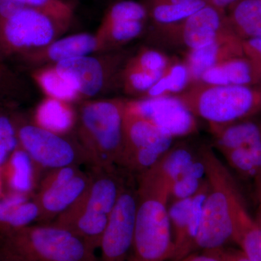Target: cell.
Returning <instances> with one entry per match:
<instances>
[{
    "mask_svg": "<svg viewBox=\"0 0 261 261\" xmlns=\"http://www.w3.org/2000/svg\"><path fill=\"white\" fill-rule=\"evenodd\" d=\"M138 181L130 261L171 260L173 241L168 212L170 186L149 171L139 175Z\"/></svg>",
    "mask_w": 261,
    "mask_h": 261,
    "instance_id": "6da1fadb",
    "label": "cell"
},
{
    "mask_svg": "<svg viewBox=\"0 0 261 261\" xmlns=\"http://www.w3.org/2000/svg\"><path fill=\"white\" fill-rule=\"evenodd\" d=\"M0 261H99L95 250L66 228L29 225L0 233Z\"/></svg>",
    "mask_w": 261,
    "mask_h": 261,
    "instance_id": "7a4b0ae2",
    "label": "cell"
},
{
    "mask_svg": "<svg viewBox=\"0 0 261 261\" xmlns=\"http://www.w3.org/2000/svg\"><path fill=\"white\" fill-rule=\"evenodd\" d=\"M93 168L85 191L51 223L72 231L96 250L126 181L116 168Z\"/></svg>",
    "mask_w": 261,
    "mask_h": 261,
    "instance_id": "3957f363",
    "label": "cell"
},
{
    "mask_svg": "<svg viewBox=\"0 0 261 261\" xmlns=\"http://www.w3.org/2000/svg\"><path fill=\"white\" fill-rule=\"evenodd\" d=\"M126 99L87 101L79 118V142L95 168L119 166L123 147Z\"/></svg>",
    "mask_w": 261,
    "mask_h": 261,
    "instance_id": "277c9868",
    "label": "cell"
},
{
    "mask_svg": "<svg viewBox=\"0 0 261 261\" xmlns=\"http://www.w3.org/2000/svg\"><path fill=\"white\" fill-rule=\"evenodd\" d=\"M178 97L196 117L209 126H224L261 112V88L202 82L192 84Z\"/></svg>",
    "mask_w": 261,
    "mask_h": 261,
    "instance_id": "5b68a950",
    "label": "cell"
},
{
    "mask_svg": "<svg viewBox=\"0 0 261 261\" xmlns=\"http://www.w3.org/2000/svg\"><path fill=\"white\" fill-rule=\"evenodd\" d=\"M199 152L205 165L209 189L202 207L194 252L223 248L233 238L227 191L230 171L208 146L201 147Z\"/></svg>",
    "mask_w": 261,
    "mask_h": 261,
    "instance_id": "8992f818",
    "label": "cell"
},
{
    "mask_svg": "<svg viewBox=\"0 0 261 261\" xmlns=\"http://www.w3.org/2000/svg\"><path fill=\"white\" fill-rule=\"evenodd\" d=\"M68 27L24 7L10 16L0 18V54L19 58L59 39Z\"/></svg>",
    "mask_w": 261,
    "mask_h": 261,
    "instance_id": "52a82bcc",
    "label": "cell"
},
{
    "mask_svg": "<svg viewBox=\"0 0 261 261\" xmlns=\"http://www.w3.org/2000/svg\"><path fill=\"white\" fill-rule=\"evenodd\" d=\"M215 146L228 166L246 179L261 176V121L251 118L210 126Z\"/></svg>",
    "mask_w": 261,
    "mask_h": 261,
    "instance_id": "ba28073f",
    "label": "cell"
},
{
    "mask_svg": "<svg viewBox=\"0 0 261 261\" xmlns=\"http://www.w3.org/2000/svg\"><path fill=\"white\" fill-rule=\"evenodd\" d=\"M173 137L125 106L123 147L119 167L142 174L172 147Z\"/></svg>",
    "mask_w": 261,
    "mask_h": 261,
    "instance_id": "9c48e42d",
    "label": "cell"
},
{
    "mask_svg": "<svg viewBox=\"0 0 261 261\" xmlns=\"http://www.w3.org/2000/svg\"><path fill=\"white\" fill-rule=\"evenodd\" d=\"M16 125L19 146L38 167L56 168L90 164V160L79 142H73L35 123Z\"/></svg>",
    "mask_w": 261,
    "mask_h": 261,
    "instance_id": "30bf717a",
    "label": "cell"
},
{
    "mask_svg": "<svg viewBox=\"0 0 261 261\" xmlns=\"http://www.w3.org/2000/svg\"><path fill=\"white\" fill-rule=\"evenodd\" d=\"M126 60L124 55L114 51L80 57L54 65L73 82L80 99H91L106 94L116 86L121 87Z\"/></svg>",
    "mask_w": 261,
    "mask_h": 261,
    "instance_id": "8fae6325",
    "label": "cell"
},
{
    "mask_svg": "<svg viewBox=\"0 0 261 261\" xmlns=\"http://www.w3.org/2000/svg\"><path fill=\"white\" fill-rule=\"evenodd\" d=\"M228 27L224 11L207 5L178 23L156 25L149 37L163 47L188 51L212 42Z\"/></svg>",
    "mask_w": 261,
    "mask_h": 261,
    "instance_id": "7c38bea8",
    "label": "cell"
},
{
    "mask_svg": "<svg viewBox=\"0 0 261 261\" xmlns=\"http://www.w3.org/2000/svg\"><path fill=\"white\" fill-rule=\"evenodd\" d=\"M137 211V188L126 182L101 239L99 261L130 260Z\"/></svg>",
    "mask_w": 261,
    "mask_h": 261,
    "instance_id": "4fadbf2b",
    "label": "cell"
},
{
    "mask_svg": "<svg viewBox=\"0 0 261 261\" xmlns=\"http://www.w3.org/2000/svg\"><path fill=\"white\" fill-rule=\"evenodd\" d=\"M128 111L147 118L173 138L197 132L194 116L176 95L126 100Z\"/></svg>",
    "mask_w": 261,
    "mask_h": 261,
    "instance_id": "5bb4252c",
    "label": "cell"
},
{
    "mask_svg": "<svg viewBox=\"0 0 261 261\" xmlns=\"http://www.w3.org/2000/svg\"><path fill=\"white\" fill-rule=\"evenodd\" d=\"M91 174L78 168H70L42 182L33 200L39 207V224H50L68 208L89 186Z\"/></svg>",
    "mask_w": 261,
    "mask_h": 261,
    "instance_id": "9a60e30c",
    "label": "cell"
},
{
    "mask_svg": "<svg viewBox=\"0 0 261 261\" xmlns=\"http://www.w3.org/2000/svg\"><path fill=\"white\" fill-rule=\"evenodd\" d=\"M208 184L205 180L199 191L189 198L172 201L168 208L173 234L171 261H178L194 252L195 242L200 228L202 207Z\"/></svg>",
    "mask_w": 261,
    "mask_h": 261,
    "instance_id": "2e32d148",
    "label": "cell"
},
{
    "mask_svg": "<svg viewBox=\"0 0 261 261\" xmlns=\"http://www.w3.org/2000/svg\"><path fill=\"white\" fill-rule=\"evenodd\" d=\"M95 53H101L100 44L95 34L80 33L60 37L45 47L29 51L19 58L37 68Z\"/></svg>",
    "mask_w": 261,
    "mask_h": 261,
    "instance_id": "e0dca14e",
    "label": "cell"
},
{
    "mask_svg": "<svg viewBox=\"0 0 261 261\" xmlns=\"http://www.w3.org/2000/svg\"><path fill=\"white\" fill-rule=\"evenodd\" d=\"M243 56V40L228 27L212 42L186 51L183 62L193 84L198 82L206 70L228 60Z\"/></svg>",
    "mask_w": 261,
    "mask_h": 261,
    "instance_id": "ac0fdd59",
    "label": "cell"
},
{
    "mask_svg": "<svg viewBox=\"0 0 261 261\" xmlns=\"http://www.w3.org/2000/svg\"><path fill=\"white\" fill-rule=\"evenodd\" d=\"M197 82L214 85L259 87L261 67L245 56L238 57L206 70Z\"/></svg>",
    "mask_w": 261,
    "mask_h": 261,
    "instance_id": "d6986e66",
    "label": "cell"
},
{
    "mask_svg": "<svg viewBox=\"0 0 261 261\" xmlns=\"http://www.w3.org/2000/svg\"><path fill=\"white\" fill-rule=\"evenodd\" d=\"M226 21L242 40L261 37V0H240L229 8Z\"/></svg>",
    "mask_w": 261,
    "mask_h": 261,
    "instance_id": "ffe728a7",
    "label": "cell"
},
{
    "mask_svg": "<svg viewBox=\"0 0 261 261\" xmlns=\"http://www.w3.org/2000/svg\"><path fill=\"white\" fill-rule=\"evenodd\" d=\"M32 78L47 97L72 102L80 99L75 84L55 65L34 68Z\"/></svg>",
    "mask_w": 261,
    "mask_h": 261,
    "instance_id": "44dd1931",
    "label": "cell"
},
{
    "mask_svg": "<svg viewBox=\"0 0 261 261\" xmlns=\"http://www.w3.org/2000/svg\"><path fill=\"white\" fill-rule=\"evenodd\" d=\"M23 195H14L0 200V233L13 231L31 225L39 218V207L34 200Z\"/></svg>",
    "mask_w": 261,
    "mask_h": 261,
    "instance_id": "7402d4cb",
    "label": "cell"
},
{
    "mask_svg": "<svg viewBox=\"0 0 261 261\" xmlns=\"http://www.w3.org/2000/svg\"><path fill=\"white\" fill-rule=\"evenodd\" d=\"M144 5L156 25L178 23L207 5L201 0H146Z\"/></svg>",
    "mask_w": 261,
    "mask_h": 261,
    "instance_id": "603a6c76",
    "label": "cell"
},
{
    "mask_svg": "<svg viewBox=\"0 0 261 261\" xmlns=\"http://www.w3.org/2000/svg\"><path fill=\"white\" fill-rule=\"evenodd\" d=\"M35 120L37 126L63 135L74 123V111L70 102L47 97L36 110Z\"/></svg>",
    "mask_w": 261,
    "mask_h": 261,
    "instance_id": "cb8c5ba5",
    "label": "cell"
},
{
    "mask_svg": "<svg viewBox=\"0 0 261 261\" xmlns=\"http://www.w3.org/2000/svg\"><path fill=\"white\" fill-rule=\"evenodd\" d=\"M32 164L28 154L18 146L0 168L3 181L14 195H25L30 191L32 187Z\"/></svg>",
    "mask_w": 261,
    "mask_h": 261,
    "instance_id": "d4e9b609",
    "label": "cell"
},
{
    "mask_svg": "<svg viewBox=\"0 0 261 261\" xmlns=\"http://www.w3.org/2000/svg\"><path fill=\"white\" fill-rule=\"evenodd\" d=\"M197 154L188 145L172 146L149 171L168 184L171 188V184L191 164Z\"/></svg>",
    "mask_w": 261,
    "mask_h": 261,
    "instance_id": "484cf974",
    "label": "cell"
},
{
    "mask_svg": "<svg viewBox=\"0 0 261 261\" xmlns=\"http://www.w3.org/2000/svg\"><path fill=\"white\" fill-rule=\"evenodd\" d=\"M192 81L190 72L183 61H170L166 69L148 92L140 98L178 95L186 90Z\"/></svg>",
    "mask_w": 261,
    "mask_h": 261,
    "instance_id": "4316f807",
    "label": "cell"
},
{
    "mask_svg": "<svg viewBox=\"0 0 261 261\" xmlns=\"http://www.w3.org/2000/svg\"><path fill=\"white\" fill-rule=\"evenodd\" d=\"M145 23L140 20H124L99 27L95 35L100 44L101 53L116 51L137 39L145 32Z\"/></svg>",
    "mask_w": 261,
    "mask_h": 261,
    "instance_id": "83f0119b",
    "label": "cell"
},
{
    "mask_svg": "<svg viewBox=\"0 0 261 261\" xmlns=\"http://www.w3.org/2000/svg\"><path fill=\"white\" fill-rule=\"evenodd\" d=\"M205 180V167L200 152L185 171L171 184L170 198L174 200L195 195Z\"/></svg>",
    "mask_w": 261,
    "mask_h": 261,
    "instance_id": "f1b7e54d",
    "label": "cell"
},
{
    "mask_svg": "<svg viewBox=\"0 0 261 261\" xmlns=\"http://www.w3.org/2000/svg\"><path fill=\"white\" fill-rule=\"evenodd\" d=\"M161 74L149 73L125 63L121 73V87L125 93L140 98L148 92Z\"/></svg>",
    "mask_w": 261,
    "mask_h": 261,
    "instance_id": "f546056e",
    "label": "cell"
},
{
    "mask_svg": "<svg viewBox=\"0 0 261 261\" xmlns=\"http://www.w3.org/2000/svg\"><path fill=\"white\" fill-rule=\"evenodd\" d=\"M148 13L145 5L134 0H122L108 8L99 27L124 20L147 21Z\"/></svg>",
    "mask_w": 261,
    "mask_h": 261,
    "instance_id": "4dcf8cb0",
    "label": "cell"
},
{
    "mask_svg": "<svg viewBox=\"0 0 261 261\" xmlns=\"http://www.w3.org/2000/svg\"><path fill=\"white\" fill-rule=\"evenodd\" d=\"M25 5L47 15L57 22L70 25L73 6L65 0H24Z\"/></svg>",
    "mask_w": 261,
    "mask_h": 261,
    "instance_id": "1f68e13d",
    "label": "cell"
},
{
    "mask_svg": "<svg viewBox=\"0 0 261 261\" xmlns=\"http://www.w3.org/2000/svg\"><path fill=\"white\" fill-rule=\"evenodd\" d=\"M170 61L171 60L162 51L152 48H144L127 59L126 63L149 73H162Z\"/></svg>",
    "mask_w": 261,
    "mask_h": 261,
    "instance_id": "d6a6232c",
    "label": "cell"
},
{
    "mask_svg": "<svg viewBox=\"0 0 261 261\" xmlns=\"http://www.w3.org/2000/svg\"><path fill=\"white\" fill-rule=\"evenodd\" d=\"M16 89V79L14 75L0 65V102L15 98Z\"/></svg>",
    "mask_w": 261,
    "mask_h": 261,
    "instance_id": "836d02e7",
    "label": "cell"
},
{
    "mask_svg": "<svg viewBox=\"0 0 261 261\" xmlns=\"http://www.w3.org/2000/svg\"><path fill=\"white\" fill-rule=\"evenodd\" d=\"M244 55L261 67V37L243 41Z\"/></svg>",
    "mask_w": 261,
    "mask_h": 261,
    "instance_id": "e575fe53",
    "label": "cell"
},
{
    "mask_svg": "<svg viewBox=\"0 0 261 261\" xmlns=\"http://www.w3.org/2000/svg\"><path fill=\"white\" fill-rule=\"evenodd\" d=\"M178 261H222L220 255L219 249L214 250H205L200 253L195 252L187 255Z\"/></svg>",
    "mask_w": 261,
    "mask_h": 261,
    "instance_id": "d590c367",
    "label": "cell"
},
{
    "mask_svg": "<svg viewBox=\"0 0 261 261\" xmlns=\"http://www.w3.org/2000/svg\"><path fill=\"white\" fill-rule=\"evenodd\" d=\"M24 7V0H0V18L10 16Z\"/></svg>",
    "mask_w": 261,
    "mask_h": 261,
    "instance_id": "8d00e7d4",
    "label": "cell"
},
{
    "mask_svg": "<svg viewBox=\"0 0 261 261\" xmlns=\"http://www.w3.org/2000/svg\"><path fill=\"white\" fill-rule=\"evenodd\" d=\"M219 251L222 261H250L241 250L223 247Z\"/></svg>",
    "mask_w": 261,
    "mask_h": 261,
    "instance_id": "74e56055",
    "label": "cell"
},
{
    "mask_svg": "<svg viewBox=\"0 0 261 261\" xmlns=\"http://www.w3.org/2000/svg\"><path fill=\"white\" fill-rule=\"evenodd\" d=\"M253 182L257 203V215L255 220L261 227V176L255 178Z\"/></svg>",
    "mask_w": 261,
    "mask_h": 261,
    "instance_id": "f35d334b",
    "label": "cell"
},
{
    "mask_svg": "<svg viewBox=\"0 0 261 261\" xmlns=\"http://www.w3.org/2000/svg\"><path fill=\"white\" fill-rule=\"evenodd\" d=\"M201 1L217 9L224 11L225 9L231 8L232 5L236 4L240 0H201Z\"/></svg>",
    "mask_w": 261,
    "mask_h": 261,
    "instance_id": "ab89813d",
    "label": "cell"
},
{
    "mask_svg": "<svg viewBox=\"0 0 261 261\" xmlns=\"http://www.w3.org/2000/svg\"><path fill=\"white\" fill-rule=\"evenodd\" d=\"M4 197V193H3V181L2 178L1 172H0V200L3 197Z\"/></svg>",
    "mask_w": 261,
    "mask_h": 261,
    "instance_id": "60d3db41",
    "label": "cell"
},
{
    "mask_svg": "<svg viewBox=\"0 0 261 261\" xmlns=\"http://www.w3.org/2000/svg\"><path fill=\"white\" fill-rule=\"evenodd\" d=\"M259 87H260L261 88V82H260V85H259Z\"/></svg>",
    "mask_w": 261,
    "mask_h": 261,
    "instance_id": "b9f144b4",
    "label": "cell"
}]
</instances>
